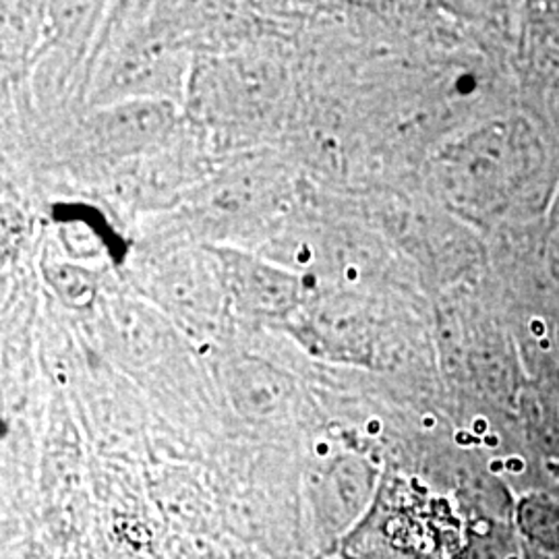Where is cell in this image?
<instances>
[{"mask_svg":"<svg viewBox=\"0 0 559 559\" xmlns=\"http://www.w3.org/2000/svg\"><path fill=\"white\" fill-rule=\"evenodd\" d=\"M526 551H528V559H559L549 558V556H543V554H537V551H533V549H528V547H526Z\"/></svg>","mask_w":559,"mask_h":559,"instance_id":"obj_3","label":"cell"},{"mask_svg":"<svg viewBox=\"0 0 559 559\" xmlns=\"http://www.w3.org/2000/svg\"><path fill=\"white\" fill-rule=\"evenodd\" d=\"M514 526L524 545L537 554L559 558V501L528 493L516 503Z\"/></svg>","mask_w":559,"mask_h":559,"instance_id":"obj_1","label":"cell"},{"mask_svg":"<svg viewBox=\"0 0 559 559\" xmlns=\"http://www.w3.org/2000/svg\"><path fill=\"white\" fill-rule=\"evenodd\" d=\"M471 559H528L516 526L491 524L471 545Z\"/></svg>","mask_w":559,"mask_h":559,"instance_id":"obj_2","label":"cell"}]
</instances>
